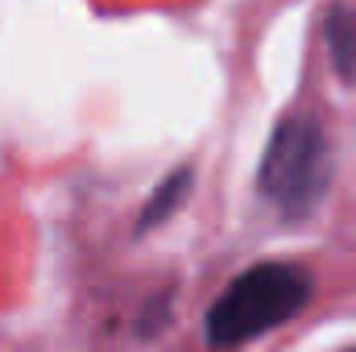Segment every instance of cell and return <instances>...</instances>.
Masks as SVG:
<instances>
[{"label":"cell","instance_id":"obj_2","mask_svg":"<svg viewBox=\"0 0 356 352\" xmlns=\"http://www.w3.org/2000/svg\"><path fill=\"white\" fill-rule=\"evenodd\" d=\"M332 182V145L311 116H290L273 129L261 158V199L273 203L286 220H302L319 207Z\"/></svg>","mask_w":356,"mask_h":352},{"label":"cell","instance_id":"obj_5","mask_svg":"<svg viewBox=\"0 0 356 352\" xmlns=\"http://www.w3.org/2000/svg\"><path fill=\"white\" fill-rule=\"evenodd\" d=\"M353 352H356V349H353Z\"/></svg>","mask_w":356,"mask_h":352},{"label":"cell","instance_id":"obj_4","mask_svg":"<svg viewBox=\"0 0 356 352\" xmlns=\"http://www.w3.org/2000/svg\"><path fill=\"white\" fill-rule=\"evenodd\" d=\"M186 191H191V170L182 166V170H175V175L154 191V199L145 203V211H141V224H137V228H154V224H162L178 203L186 199Z\"/></svg>","mask_w":356,"mask_h":352},{"label":"cell","instance_id":"obj_1","mask_svg":"<svg viewBox=\"0 0 356 352\" xmlns=\"http://www.w3.org/2000/svg\"><path fill=\"white\" fill-rule=\"evenodd\" d=\"M311 298V278L298 265L261 262L245 269L207 311L203 332L211 349H236L245 340L266 336L269 328L294 319Z\"/></svg>","mask_w":356,"mask_h":352},{"label":"cell","instance_id":"obj_3","mask_svg":"<svg viewBox=\"0 0 356 352\" xmlns=\"http://www.w3.org/2000/svg\"><path fill=\"white\" fill-rule=\"evenodd\" d=\"M327 50L344 79H356V8H332L327 17Z\"/></svg>","mask_w":356,"mask_h":352}]
</instances>
